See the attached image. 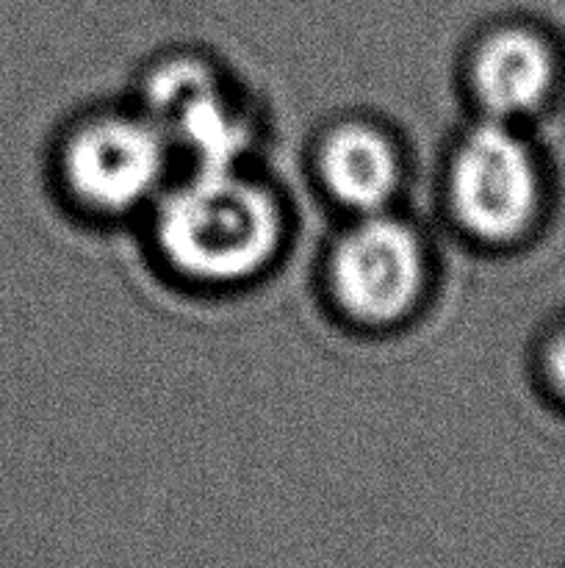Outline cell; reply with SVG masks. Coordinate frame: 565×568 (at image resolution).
I'll return each instance as SVG.
<instances>
[{"instance_id":"7a4b0ae2","label":"cell","mask_w":565,"mask_h":568,"mask_svg":"<svg viewBox=\"0 0 565 568\" xmlns=\"http://www.w3.org/2000/svg\"><path fill=\"white\" fill-rule=\"evenodd\" d=\"M446 205L460 231L485 247H507L535 227L543 211V170L518 125L482 116L454 142Z\"/></svg>"},{"instance_id":"277c9868","label":"cell","mask_w":565,"mask_h":568,"mask_svg":"<svg viewBox=\"0 0 565 568\" xmlns=\"http://www.w3.org/2000/svg\"><path fill=\"white\" fill-rule=\"evenodd\" d=\"M427 277L424 239L408 220L388 211L355 216L327 253L330 300L358 325L402 322L424 297Z\"/></svg>"},{"instance_id":"8992f818","label":"cell","mask_w":565,"mask_h":568,"mask_svg":"<svg viewBox=\"0 0 565 568\" xmlns=\"http://www.w3.org/2000/svg\"><path fill=\"white\" fill-rule=\"evenodd\" d=\"M557 78L552 42L526 22L487 28L471 48L469 89L485 120L518 125L548 103Z\"/></svg>"},{"instance_id":"3957f363","label":"cell","mask_w":565,"mask_h":568,"mask_svg":"<svg viewBox=\"0 0 565 568\" xmlns=\"http://www.w3.org/2000/svg\"><path fill=\"white\" fill-rule=\"evenodd\" d=\"M172 150L142 109H103L70 125L59 144V178L81 209L120 216L166 186Z\"/></svg>"},{"instance_id":"5b68a950","label":"cell","mask_w":565,"mask_h":568,"mask_svg":"<svg viewBox=\"0 0 565 568\" xmlns=\"http://www.w3.org/2000/svg\"><path fill=\"white\" fill-rule=\"evenodd\" d=\"M138 109L155 122L172 153L192 161V170L242 164L253 144L247 111L203 55L172 53L150 64Z\"/></svg>"},{"instance_id":"6da1fadb","label":"cell","mask_w":565,"mask_h":568,"mask_svg":"<svg viewBox=\"0 0 565 568\" xmlns=\"http://www.w3.org/2000/svg\"><path fill=\"white\" fill-rule=\"evenodd\" d=\"M286 211L269 183L236 166L192 170L161 189L153 242L175 275L197 286H238L275 264Z\"/></svg>"},{"instance_id":"52a82bcc","label":"cell","mask_w":565,"mask_h":568,"mask_svg":"<svg viewBox=\"0 0 565 568\" xmlns=\"http://www.w3.org/2000/svg\"><path fill=\"white\" fill-rule=\"evenodd\" d=\"M316 178L336 205L363 216L388 211L402 183L397 142L369 120H338L316 142Z\"/></svg>"},{"instance_id":"ba28073f","label":"cell","mask_w":565,"mask_h":568,"mask_svg":"<svg viewBox=\"0 0 565 568\" xmlns=\"http://www.w3.org/2000/svg\"><path fill=\"white\" fill-rule=\"evenodd\" d=\"M541 364L546 386L552 388L554 397H559L565 403V322L543 344Z\"/></svg>"}]
</instances>
